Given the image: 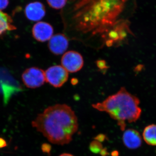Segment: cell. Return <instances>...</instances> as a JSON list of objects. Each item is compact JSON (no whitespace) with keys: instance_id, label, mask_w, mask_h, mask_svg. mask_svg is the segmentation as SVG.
I'll use <instances>...</instances> for the list:
<instances>
[{"instance_id":"obj_1","label":"cell","mask_w":156,"mask_h":156,"mask_svg":"<svg viewBox=\"0 0 156 156\" xmlns=\"http://www.w3.org/2000/svg\"><path fill=\"white\" fill-rule=\"evenodd\" d=\"M136 0H67L62 14L69 25L83 34L101 37L124 20L127 9L136 5Z\"/></svg>"},{"instance_id":"obj_2","label":"cell","mask_w":156,"mask_h":156,"mask_svg":"<svg viewBox=\"0 0 156 156\" xmlns=\"http://www.w3.org/2000/svg\"><path fill=\"white\" fill-rule=\"evenodd\" d=\"M32 125L50 143L60 145L69 144L79 128L75 113L66 104L48 107L38 115Z\"/></svg>"},{"instance_id":"obj_3","label":"cell","mask_w":156,"mask_h":156,"mask_svg":"<svg viewBox=\"0 0 156 156\" xmlns=\"http://www.w3.org/2000/svg\"><path fill=\"white\" fill-rule=\"evenodd\" d=\"M140 100L122 87L113 95L101 102L92 105V107L100 112H105L117 121L122 131L126 127V122L132 123L139 119L141 114Z\"/></svg>"},{"instance_id":"obj_4","label":"cell","mask_w":156,"mask_h":156,"mask_svg":"<svg viewBox=\"0 0 156 156\" xmlns=\"http://www.w3.org/2000/svg\"><path fill=\"white\" fill-rule=\"evenodd\" d=\"M22 79L26 87L30 89L41 87L46 81L45 72L36 67L29 68L25 70L22 74Z\"/></svg>"},{"instance_id":"obj_5","label":"cell","mask_w":156,"mask_h":156,"mask_svg":"<svg viewBox=\"0 0 156 156\" xmlns=\"http://www.w3.org/2000/svg\"><path fill=\"white\" fill-rule=\"evenodd\" d=\"M45 73L47 82L55 88L62 87L68 79V72L61 66H51Z\"/></svg>"},{"instance_id":"obj_6","label":"cell","mask_w":156,"mask_h":156,"mask_svg":"<svg viewBox=\"0 0 156 156\" xmlns=\"http://www.w3.org/2000/svg\"><path fill=\"white\" fill-rule=\"evenodd\" d=\"M61 64L68 72H77L83 66V58L80 53L76 51H68L65 53L62 57Z\"/></svg>"},{"instance_id":"obj_7","label":"cell","mask_w":156,"mask_h":156,"mask_svg":"<svg viewBox=\"0 0 156 156\" xmlns=\"http://www.w3.org/2000/svg\"><path fill=\"white\" fill-rule=\"evenodd\" d=\"M53 27L48 23L39 21L33 27V36L39 42L49 41L53 37Z\"/></svg>"},{"instance_id":"obj_8","label":"cell","mask_w":156,"mask_h":156,"mask_svg":"<svg viewBox=\"0 0 156 156\" xmlns=\"http://www.w3.org/2000/svg\"><path fill=\"white\" fill-rule=\"evenodd\" d=\"M69 46L67 38L63 34H56L53 36L49 40L48 47L49 50L53 54L61 55L64 53Z\"/></svg>"},{"instance_id":"obj_9","label":"cell","mask_w":156,"mask_h":156,"mask_svg":"<svg viewBox=\"0 0 156 156\" xmlns=\"http://www.w3.org/2000/svg\"><path fill=\"white\" fill-rule=\"evenodd\" d=\"M26 17L30 20L38 21L43 19L46 14L45 6L38 2L29 3L24 11Z\"/></svg>"},{"instance_id":"obj_10","label":"cell","mask_w":156,"mask_h":156,"mask_svg":"<svg viewBox=\"0 0 156 156\" xmlns=\"http://www.w3.org/2000/svg\"><path fill=\"white\" fill-rule=\"evenodd\" d=\"M123 143L130 149H136L142 144V138L138 131L128 129L124 132L122 136Z\"/></svg>"},{"instance_id":"obj_11","label":"cell","mask_w":156,"mask_h":156,"mask_svg":"<svg viewBox=\"0 0 156 156\" xmlns=\"http://www.w3.org/2000/svg\"><path fill=\"white\" fill-rule=\"evenodd\" d=\"M16 27L13 23L12 18L9 15L0 11V36L7 31L15 30Z\"/></svg>"},{"instance_id":"obj_12","label":"cell","mask_w":156,"mask_h":156,"mask_svg":"<svg viewBox=\"0 0 156 156\" xmlns=\"http://www.w3.org/2000/svg\"><path fill=\"white\" fill-rule=\"evenodd\" d=\"M143 136L144 141L148 145L156 146V125L147 126L144 130Z\"/></svg>"},{"instance_id":"obj_13","label":"cell","mask_w":156,"mask_h":156,"mask_svg":"<svg viewBox=\"0 0 156 156\" xmlns=\"http://www.w3.org/2000/svg\"><path fill=\"white\" fill-rule=\"evenodd\" d=\"M47 2L51 8L58 10L64 8L67 0H47Z\"/></svg>"},{"instance_id":"obj_14","label":"cell","mask_w":156,"mask_h":156,"mask_svg":"<svg viewBox=\"0 0 156 156\" xmlns=\"http://www.w3.org/2000/svg\"><path fill=\"white\" fill-rule=\"evenodd\" d=\"M103 148V146L101 144V143L95 140L90 143L89 146L90 151L95 154L100 153Z\"/></svg>"},{"instance_id":"obj_15","label":"cell","mask_w":156,"mask_h":156,"mask_svg":"<svg viewBox=\"0 0 156 156\" xmlns=\"http://www.w3.org/2000/svg\"><path fill=\"white\" fill-rule=\"evenodd\" d=\"M51 149H52V146L49 144L45 143L42 144L41 150L44 153L47 154L48 155H50Z\"/></svg>"},{"instance_id":"obj_16","label":"cell","mask_w":156,"mask_h":156,"mask_svg":"<svg viewBox=\"0 0 156 156\" xmlns=\"http://www.w3.org/2000/svg\"><path fill=\"white\" fill-rule=\"evenodd\" d=\"M107 139V137L105 134H98L97 136L94 137L95 140H97L101 143L104 142L105 140Z\"/></svg>"},{"instance_id":"obj_17","label":"cell","mask_w":156,"mask_h":156,"mask_svg":"<svg viewBox=\"0 0 156 156\" xmlns=\"http://www.w3.org/2000/svg\"><path fill=\"white\" fill-rule=\"evenodd\" d=\"M9 4V0H0V11L5 9Z\"/></svg>"},{"instance_id":"obj_18","label":"cell","mask_w":156,"mask_h":156,"mask_svg":"<svg viewBox=\"0 0 156 156\" xmlns=\"http://www.w3.org/2000/svg\"><path fill=\"white\" fill-rule=\"evenodd\" d=\"M99 154L101 156H107L109 154L108 151L106 147L102 149V150L101 151Z\"/></svg>"},{"instance_id":"obj_19","label":"cell","mask_w":156,"mask_h":156,"mask_svg":"<svg viewBox=\"0 0 156 156\" xmlns=\"http://www.w3.org/2000/svg\"><path fill=\"white\" fill-rule=\"evenodd\" d=\"M7 145L5 140L2 138H0V148L5 147Z\"/></svg>"},{"instance_id":"obj_20","label":"cell","mask_w":156,"mask_h":156,"mask_svg":"<svg viewBox=\"0 0 156 156\" xmlns=\"http://www.w3.org/2000/svg\"><path fill=\"white\" fill-rule=\"evenodd\" d=\"M119 152L117 151H113L111 153L112 156H119Z\"/></svg>"},{"instance_id":"obj_21","label":"cell","mask_w":156,"mask_h":156,"mask_svg":"<svg viewBox=\"0 0 156 156\" xmlns=\"http://www.w3.org/2000/svg\"><path fill=\"white\" fill-rule=\"evenodd\" d=\"M59 156H74L72 154L69 153H63L61 154Z\"/></svg>"}]
</instances>
